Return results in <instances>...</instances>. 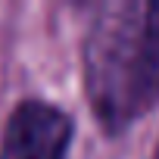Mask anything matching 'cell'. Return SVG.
I'll return each mask as SVG.
<instances>
[{"mask_svg":"<svg viewBox=\"0 0 159 159\" xmlns=\"http://www.w3.org/2000/svg\"><path fill=\"white\" fill-rule=\"evenodd\" d=\"M84 91L106 131H125L159 103V0H109L84 38Z\"/></svg>","mask_w":159,"mask_h":159,"instance_id":"cell-1","label":"cell"},{"mask_svg":"<svg viewBox=\"0 0 159 159\" xmlns=\"http://www.w3.org/2000/svg\"><path fill=\"white\" fill-rule=\"evenodd\" d=\"M72 143V119L44 100H25L13 109L0 159H66Z\"/></svg>","mask_w":159,"mask_h":159,"instance_id":"cell-2","label":"cell"},{"mask_svg":"<svg viewBox=\"0 0 159 159\" xmlns=\"http://www.w3.org/2000/svg\"><path fill=\"white\" fill-rule=\"evenodd\" d=\"M156 159H159V153H156Z\"/></svg>","mask_w":159,"mask_h":159,"instance_id":"cell-3","label":"cell"}]
</instances>
